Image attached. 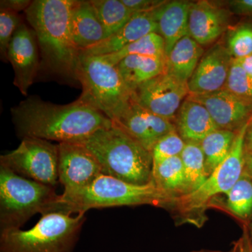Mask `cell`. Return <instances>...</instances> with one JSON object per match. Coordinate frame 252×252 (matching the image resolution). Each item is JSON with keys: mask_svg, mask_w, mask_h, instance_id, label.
<instances>
[{"mask_svg": "<svg viewBox=\"0 0 252 252\" xmlns=\"http://www.w3.org/2000/svg\"><path fill=\"white\" fill-rule=\"evenodd\" d=\"M11 113L16 132L21 138L59 143L82 142L99 129L114 124L102 112L79 99L61 105L32 96L11 109Z\"/></svg>", "mask_w": 252, "mask_h": 252, "instance_id": "obj_1", "label": "cell"}, {"mask_svg": "<svg viewBox=\"0 0 252 252\" xmlns=\"http://www.w3.org/2000/svg\"><path fill=\"white\" fill-rule=\"evenodd\" d=\"M74 0H34L25 11L35 32L41 64L47 72L70 82H78L80 51L73 39L71 16ZM41 64V65H42Z\"/></svg>", "mask_w": 252, "mask_h": 252, "instance_id": "obj_2", "label": "cell"}, {"mask_svg": "<svg viewBox=\"0 0 252 252\" xmlns=\"http://www.w3.org/2000/svg\"><path fill=\"white\" fill-rule=\"evenodd\" d=\"M175 200L152 181L147 185H133L102 174L85 188L60 195L49 213L72 215L86 213L91 209L144 205L167 207L173 205Z\"/></svg>", "mask_w": 252, "mask_h": 252, "instance_id": "obj_3", "label": "cell"}, {"mask_svg": "<svg viewBox=\"0 0 252 252\" xmlns=\"http://www.w3.org/2000/svg\"><path fill=\"white\" fill-rule=\"evenodd\" d=\"M78 143L94 154L103 175L133 185L152 182V152L114 124L99 129Z\"/></svg>", "mask_w": 252, "mask_h": 252, "instance_id": "obj_4", "label": "cell"}, {"mask_svg": "<svg viewBox=\"0 0 252 252\" xmlns=\"http://www.w3.org/2000/svg\"><path fill=\"white\" fill-rule=\"evenodd\" d=\"M85 215L51 212L42 215L31 229L1 230L0 252H73Z\"/></svg>", "mask_w": 252, "mask_h": 252, "instance_id": "obj_5", "label": "cell"}, {"mask_svg": "<svg viewBox=\"0 0 252 252\" xmlns=\"http://www.w3.org/2000/svg\"><path fill=\"white\" fill-rule=\"evenodd\" d=\"M252 118L238 131L231 151L226 158L210 174L203 185L190 193L175 198L173 205L183 221L200 226L205 212L212 199L226 195L245 170V139Z\"/></svg>", "mask_w": 252, "mask_h": 252, "instance_id": "obj_6", "label": "cell"}, {"mask_svg": "<svg viewBox=\"0 0 252 252\" xmlns=\"http://www.w3.org/2000/svg\"><path fill=\"white\" fill-rule=\"evenodd\" d=\"M59 195L54 187L0 165V230L20 228L36 214L49 213Z\"/></svg>", "mask_w": 252, "mask_h": 252, "instance_id": "obj_7", "label": "cell"}, {"mask_svg": "<svg viewBox=\"0 0 252 252\" xmlns=\"http://www.w3.org/2000/svg\"><path fill=\"white\" fill-rule=\"evenodd\" d=\"M78 82L82 87L79 100L102 112L112 122L132 99L117 67L102 56L80 54L77 68Z\"/></svg>", "mask_w": 252, "mask_h": 252, "instance_id": "obj_8", "label": "cell"}, {"mask_svg": "<svg viewBox=\"0 0 252 252\" xmlns=\"http://www.w3.org/2000/svg\"><path fill=\"white\" fill-rule=\"evenodd\" d=\"M0 165L29 180L55 187L59 182L58 144L26 137L17 148L0 157Z\"/></svg>", "mask_w": 252, "mask_h": 252, "instance_id": "obj_9", "label": "cell"}, {"mask_svg": "<svg viewBox=\"0 0 252 252\" xmlns=\"http://www.w3.org/2000/svg\"><path fill=\"white\" fill-rule=\"evenodd\" d=\"M189 94L187 83L164 72L138 86L132 97L144 108L173 122Z\"/></svg>", "mask_w": 252, "mask_h": 252, "instance_id": "obj_10", "label": "cell"}, {"mask_svg": "<svg viewBox=\"0 0 252 252\" xmlns=\"http://www.w3.org/2000/svg\"><path fill=\"white\" fill-rule=\"evenodd\" d=\"M59 147V180L64 187L63 194L77 192L91 185L102 167L89 149L79 143L64 142Z\"/></svg>", "mask_w": 252, "mask_h": 252, "instance_id": "obj_11", "label": "cell"}, {"mask_svg": "<svg viewBox=\"0 0 252 252\" xmlns=\"http://www.w3.org/2000/svg\"><path fill=\"white\" fill-rule=\"evenodd\" d=\"M40 51L34 30L21 23L10 42L7 61L14 72V85L23 95L27 96L40 68Z\"/></svg>", "mask_w": 252, "mask_h": 252, "instance_id": "obj_12", "label": "cell"}, {"mask_svg": "<svg viewBox=\"0 0 252 252\" xmlns=\"http://www.w3.org/2000/svg\"><path fill=\"white\" fill-rule=\"evenodd\" d=\"M112 122L151 152L159 139L176 130L173 122L144 108L133 97Z\"/></svg>", "mask_w": 252, "mask_h": 252, "instance_id": "obj_13", "label": "cell"}, {"mask_svg": "<svg viewBox=\"0 0 252 252\" xmlns=\"http://www.w3.org/2000/svg\"><path fill=\"white\" fill-rule=\"evenodd\" d=\"M187 97L203 105L219 129L238 131L251 119L252 103L225 89L208 94H189Z\"/></svg>", "mask_w": 252, "mask_h": 252, "instance_id": "obj_14", "label": "cell"}, {"mask_svg": "<svg viewBox=\"0 0 252 252\" xmlns=\"http://www.w3.org/2000/svg\"><path fill=\"white\" fill-rule=\"evenodd\" d=\"M233 60L226 46L217 44L212 46L202 56L189 79V94H208L223 89Z\"/></svg>", "mask_w": 252, "mask_h": 252, "instance_id": "obj_15", "label": "cell"}, {"mask_svg": "<svg viewBox=\"0 0 252 252\" xmlns=\"http://www.w3.org/2000/svg\"><path fill=\"white\" fill-rule=\"evenodd\" d=\"M229 14L206 1L190 4L189 14V36L200 46L211 44L226 30Z\"/></svg>", "mask_w": 252, "mask_h": 252, "instance_id": "obj_16", "label": "cell"}, {"mask_svg": "<svg viewBox=\"0 0 252 252\" xmlns=\"http://www.w3.org/2000/svg\"><path fill=\"white\" fill-rule=\"evenodd\" d=\"M152 32L158 33L157 23L153 12L135 13L128 22L117 32L98 44L81 51L80 54L88 56H104L114 54Z\"/></svg>", "mask_w": 252, "mask_h": 252, "instance_id": "obj_17", "label": "cell"}, {"mask_svg": "<svg viewBox=\"0 0 252 252\" xmlns=\"http://www.w3.org/2000/svg\"><path fill=\"white\" fill-rule=\"evenodd\" d=\"M175 121L176 130L186 143L200 144L219 129L207 109L188 97L182 102Z\"/></svg>", "mask_w": 252, "mask_h": 252, "instance_id": "obj_18", "label": "cell"}, {"mask_svg": "<svg viewBox=\"0 0 252 252\" xmlns=\"http://www.w3.org/2000/svg\"><path fill=\"white\" fill-rule=\"evenodd\" d=\"M191 2L167 1L153 12L158 33L163 38L165 53L170 52L177 41L189 35V14Z\"/></svg>", "mask_w": 252, "mask_h": 252, "instance_id": "obj_19", "label": "cell"}, {"mask_svg": "<svg viewBox=\"0 0 252 252\" xmlns=\"http://www.w3.org/2000/svg\"><path fill=\"white\" fill-rule=\"evenodd\" d=\"M71 26L73 39L80 52L108 37L90 1L74 0Z\"/></svg>", "mask_w": 252, "mask_h": 252, "instance_id": "obj_20", "label": "cell"}, {"mask_svg": "<svg viewBox=\"0 0 252 252\" xmlns=\"http://www.w3.org/2000/svg\"><path fill=\"white\" fill-rule=\"evenodd\" d=\"M203 54L202 46L190 36H186L167 55L165 72L188 84Z\"/></svg>", "mask_w": 252, "mask_h": 252, "instance_id": "obj_21", "label": "cell"}, {"mask_svg": "<svg viewBox=\"0 0 252 252\" xmlns=\"http://www.w3.org/2000/svg\"><path fill=\"white\" fill-rule=\"evenodd\" d=\"M115 66L132 93L144 83L165 72V60L147 56H127Z\"/></svg>", "mask_w": 252, "mask_h": 252, "instance_id": "obj_22", "label": "cell"}, {"mask_svg": "<svg viewBox=\"0 0 252 252\" xmlns=\"http://www.w3.org/2000/svg\"><path fill=\"white\" fill-rule=\"evenodd\" d=\"M152 182L158 188L175 198L187 194V182L181 157L170 158L154 165Z\"/></svg>", "mask_w": 252, "mask_h": 252, "instance_id": "obj_23", "label": "cell"}, {"mask_svg": "<svg viewBox=\"0 0 252 252\" xmlns=\"http://www.w3.org/2000/svg\"><path fill=\"white\" fill-rule=\"evenodd\" d=\"M236 135L237 131L217 129L200 142L205 156L207 177L228 157Z\"/></svg>", "mask_w": 252, "mask_h": 252, "instance_id": "obj_24", "label": "cell"}, {"mask_svg": "<svg viewBox=\"0 0 252 252\" xmlns=\"http://www.w3.org/2000/svg\"><path fill=\"white\" fill-rule=\"evenodd\" d=\"M129 56H147L165 60V41L158 33H149L135 42L123 48L118 52L102 57L111 64L117 65L121 61Z\"/></svg>", "mask_w": 252, "mask_h": 252, "instance_id": "obj_25", "label": "cell"}, {"mask_svg": "<svg viewBox=\"0 0 252 252\" xmlns=\"http://www.w3.org/2000/svg\"><path fill=\"white\" fill-rule=\"evenodd\" d=\"M90 1L108 36L124 27L134 14L123 3L122 0H91Z\"/></svg>", "mask_w": 252, "mask_h": 252, "instance_id": "obj_26", "label": "cell"}, {"mask_svg": "<svg viewBox=\"0 0 252 252\" xmlns=\"http://www.w3.org/2000/svg\"><path fill=\"white\" fill-rule=\"evenodd\" d=\"M180 157L185 170L187 194L198 189L207 178L205 156L200 144L186 143Z\"/></svg>", "mask_w": 252, "mask_h": 252, "instance_id": "obj_27", "label": "cell"}, {"mask_svg": "<svg viewBox=\"0 0 252 252\" xmlns=\"http://www.w3.org/2000/svg\"><path fill=\"white\" fill-rule=\"evenodd\" d=\"M227 195V207L235 216L248 220L252 216V180L244 171Z\"/></svg>", "mask_w": 252, "mask_h": 252, "instance_id": "obj_28", "label": "cell"}, {"mask_svg": "<svg viewBox=\"0 0 252 252\" xmlns=\"http://www.w3.org/2000/svg\"><path fill=\"white\" fill-rule=\"evenodd\" d=\"M223 89L252 103V77L244 70L238 59H233Z\"/></svg>", "mask_w": 252, "mask_h": 252, "instance_id": "obj_29", "label": "cell"}, {"mask_svg": "<svg viewBox=\"0 0 252 252\" xmlns=\"http://www.w3.org/2000/svg\"><path fill=\"white\" fill-rule=\"evenodd\" d=\"M185 146L186 142L176 130L162 136L152 150L153 166L165 159L180 157Z\"/></svg>", "mask_w": 252, "mask_h": 252, "instance_id": "obj_30", "label": "cell"}, {"mask_svg": "<svg viewBox=\"0 0 252 252\" xmlns=\"http://www.w3.org/2000/svg\"><path fill=\"white\" fill-rule=\"evenodd\" d=\"M227 49L233 59H243L252 55V26L243 25L230 32Z\"/></svg>", "mask_w": 252, "mask_h": 252, "instance_id": "obj_31", "label": "cell"}, {"mask_svg": "<svg viewBox=\"0 0 252 252\" xmlns=\"http://www.w3.org/2000/svg\"><path fill=\"white\" fill-rule=\"evenodd\" d=\"M22 23L18 13L0 9V55L4 62H8V48L15 32Z\"/></svg>", "mask_w": 252, "mask_h": 252, "instance_id": "obj_32", "label": "cell"}, {"mask_svg": "<svg viewBox=\"0 0 252 252\" xmlns=\"http://www.w3.org/2000/svg\"><path fill=\"white\" fill-rule=\"evenodd\" d=\"M134 13H152L167 2L165 0H122Z\"/></svg>", "mask_w": 252, "mask_h": 252, "instance_id": "obj_33", "label": "cell"}, {"mask_svg": "<svg viewBox=\"0 0 252 252\" xmlns=\"http://www.w3.org/2000/svg\"><path fill=\"white\" fill-rule=\"evenodd\" d=\"M229 6L235 14L252 16V0H233L229 1Z\"/></svg>", "mask_w": 252, "mask_h": 252, "instance_id": "obj_34", "label": "cell"}, {"mask_svg": "<svg viewBox=\"0 0 252 252\" xmlns=\"http://www.w3.org/2000/svg\"><path fill=\"white\" fill-rule=\"evenodd\" d=\"M243 234L233 243L230 252H252V240L249 234L248 228L244 227Z\"/></svg>", "mask_w": 252, "mask_h": 252, "instance_id": "obj_35", "label": "cell"}, {"mask_svg": "<svg viewBox=\"0 0 252 252\" xmlns=\"http://www.w3.org/2000/svg\"><path fill=\"white\" fill-rule=\"evenodd\" d=\"M32 1L30 0H1L0 9L10 10L19 14L20 11H26Z\"/></svg>", "mask_w": 252, "mask_h": 252, "instance_id": "obj_36", "label": "cell"}, {"mask_svg": "<svg viewBox=\"0 0 252 252\" xmlns=\"http://www.w3.org/2000/svg\"><path fill=\"white\" fill-rule=\"evenodd\" d=\"M245 154L252 155V122L249 126L245 139Z\"/></svg>", "mask_w": 252, "mask_h": 252, "instance_id": "obj_37", "label": "cell"}, {"mask_svg": "<svg viewBox=\"0 0 252 252\" xmlns=\"http://www.w3.org/2000/svg\"><path fill=\"white\" fill-rule=\"evenodd\" d=\"M240 61V64L250 77H252V55L243 59H238Z\"/></svg>", "mask_w": 252, "mask_h": 252, "instance_id": "obj_38", "label": "cell"}, {"mask_svg": "<svg viewBox=\"0 0 252 252\" xmlns=\"http://www.w3.org/2000/svg\"><path fill=\"white\" fill-rule=\"evenodd\" d=\"M245 171L252 180V155L245 154Z\"/></svg>", "mask_w": 252, "mask_h": 252, "instance_id": "obj_39", "label": "cell"}, {"mask_svg": "<svg viewBox=\"0 0 252 252\" xmlns=\"http://www.w3.org/2000/svg\"><path fill=\"white\" fill-rule=\"evenodd\" d=\"M202 252V251H193V252Z\"/></svg>", "mask_w": 252, "mask_h": 252, "instance_id": "obj_40", "label": "cell"}]
</instances>
